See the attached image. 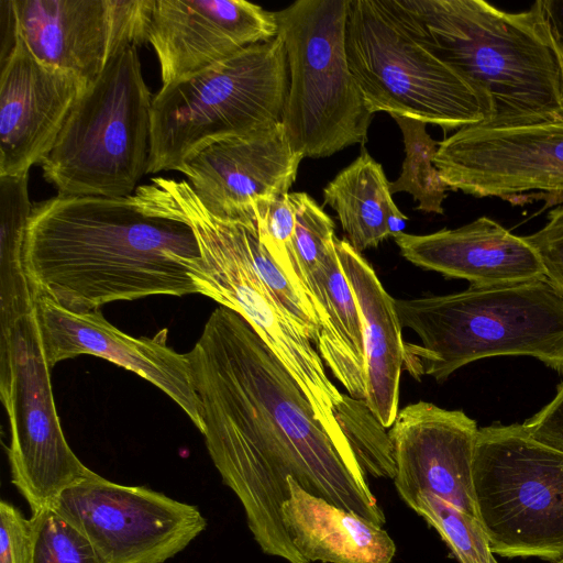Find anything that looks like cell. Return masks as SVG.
I'll return each instance as SVG.
<instances>
[{"mask_svg": "<svg viewBox=\"0 0 563 563\" xmlns=\"http://www.w3.org/2000/svg\"><path fill=\"white\" fill-rule=\"evenodd\" d=\"M186 355L207 450L264 553L310 563L283 522L288 478L383 527L385 515L354 452L332 437L291 373L244 318L218 307Z\"/></svg>", "mask_w": 563, "mask_h": 563, "instance_id": "1", "label": "cell"}, {"mask_svg": "<svg viewBox=\"0 0 563 563\" xmlns=\"http://www.w3.org/2000/svg\"><path fill=\"white\" fill-rule=\"evenodd\" d=\"M201 258L183 220L128 197L56 196L33 206L23 263L34 296L74 312L153 295L197 292Z\"/></svg>", "mask_w": 563, "mask_h": 563, "instance_id": "2", "label": "cell"}, {"mask_svg": "<svg viewBox=\"0 0 563 563\" xmlns=\"http://www.w3.org/2000/svg\"><path fill=\"white\" fill-rule=\"evenodd\" d=\"M134 195L151 210L191 227L201 254L189 269L197 292L246 320L291 373L332 437L353 451L346 433L351 421L343 415H352L361 400L339 391L313 342L261 275L253 217L212 213L185 180L153 177Z\"/></svg>", "mask_w": 563, "mask_h": 563, "instance_id": "3", "label": "cell"}, {"mask_svg": "<svg viewBox=\"0 0 563 563\" xmlns=\"http://www.w3.org/2000/svg\"><path fill=\"white\" fill-rule=\"evenodd\" d=\"M434 56L488 104L487 126L539 123L563 115L559 62L540 0L506 12L483 0H400Z\"/></svg>", "mask_w": 563, "mask_h": 563, "instance_id": "4", "label": "cell"}, {"mask_svg": "<svg viewBox=\"0 0 563 563\" xmlns=\"http://www.w3.org/2000/svg\"><path fill=\"white\" fill-rule=\"evenodd\" d=\"M405 371L445 382L459 368L494 356H531L563 374V294L548 279L474 286L448 295L396 299Z\"/></svg>", "mask_w": 563, "mask_h": 563, "instance_id": "5", "label": "cell"}, {"mask_svg": "<svg viewBox=\"0 0 563 563\" xmlns=\"http://www.w3.org/2000/svg\"><path fill=\"white\" fill-rule=\"evenodd\" d=\"M288 87L279 34L162 86L152 100L147 174L181 173L208 146L282 122Z\"/></svg>", "mask_w": 563, "mask_h": 563, "instance_id": "6", "label": "cell"}, {"mask_svg": "<svg viewBox=\"0 0 563 563\" xmlns=\"http://www.w3.org/2000/svg\"><path fill=\"white\" fill-rule=\"evenodd\" d=\"M345 49L371 113L460 130L486 123L485 100L419 41L400 0H349Z\"/></svg>", "mask_w": 563, "mask_h": 563, "instance_id": "7", "label": "cell"}, {"mask_svg": "<svg viewBox=\"0 0 563 563\" xmlns=\"http://www.w3.org/2000/svg\"><path fill=\"white\" fill-rule=\"evenodd\" d=\"M153 97L136 46L115 55L75 103L42 174L62 197H128L147 174Z\"/></svg>", "mask_w": 563, "mask_h": 563, "instance_id": "8", "label": "cell"}, {"mask_svg": "<svg viewBox=\"0 0 563 563\" xmlns=\"http://www.w3.org/2000/svg\"><path fill=\"white\" fill-rule=\"evenodd\" d=\"M347 10L349 0H299L276 12L289 73L282 124L303 158L367 140L374 114L349 67Z\"/></svg>", "mask_w": 563, "mask_h": 563, "instance_id": "9", "label": "cell"}, {"mask_svg": "<svg viewBox=\"0 0 563 563\" xmlns=\"http://www.w3.org/2000/svg\"><path fill=\"white\" fill-rule=\"evenodd\" d=\"M473 484L494 554L563 558V453L533 440L522 424L479 428Z\"/></svg>", "mask_w": 563, "mask_h": 563, "instance_id": "10", "label": "cell"}, {"mask_svg": "<svg viewBox=\"0 0 563 563\" xmlns=\"http://www.w3.org/2000/svg\"><path fill=\"white\" fill-rule=\"evenodd\" d=\"M0 391L10 422L11 481L32 514L90 476L67 443L54 402L35 306L1 325Z\"/></svg>", "mask_w": 563, "mask_h": 563, "instance_id": "11", "label": "cell"}, {"mask_svg": "<svg viewBox=\"0 0 563 563\" xmlns=\"http://www.w3.org/2000/svg\"><path fill=\"white\" fill-rule=\"evenodd\" d=\"M433 163L451 190L512 205L563 203V115L523 125L462 128L438 143Z\"/></svg>", "mask_w": 563, "mask_h": 563, "instance_id": "12", "label": "cell"}, {"mask_svg": "<svg viewBox=\"0 0 563 563\" xmlns=\"http://www.w3.org/2000/svg\"><path fill=\"white\" fill-rule=\"evenodd\" d=\"M51 507L89 539L106 563H164L207 527L196 506L95 472L62 492Z\"/></svg>", "mask_w": 563, "mask_h": 563, "instance_id": "13", "label": "cell"}, {"mask_svg": "<svg viewBox=\"0 0 563 563\" xmlns=\"http://www.w3.org/2000/svg\"><path fill=\"white\" fill-rule=\"evenodd\" d=\"M154 0H12L16 36L40 62L88 86L120 52L147 42Z\"/></svg>", "mask_w": 563, "mask_h": 563, "instance_id": "14", "label": "cell"}, {"mask_svg": "<svg viewBox=\"0 0 563 563\" xmlns=\"http://www.w3.org/2000/svg\"><path fill=\"white\" fill-rule=\"evenodd\" d=\"M35 314L51 368L82 354L108 360L158 387L202 433V408L189 360L167 345L166 329L153 338H134L112 325L99 310L74 312L46 297L35 298Z\"/></svg>", "mask_w": 563, "mask_h": 563, "instance_id": "15", "label": "cell"}, {"mask_svg": "<svg viewBox=\"0 0 563 563\" xmlns=\"http://www.w3.org/2000/svg\"><path fill=\"white\" fill-rule=\"evenodd\" d=\"M276 12L245 0H154L147 42L163 86L278 35Z\"/></svg>", "mask_w": 563, "mask_h": 563, "instance_id": "16", "label": "cell"}, {"mask_svg": "<svg viewBox=\"0 0 563 563\" xmlns=\"http://www.w3.org/2000/svg\"><path fill=\"white\" fill-rule=\"evenodd\" d=\"M478 430L463 410L422 400L399 410L388 437L402 500L432 495L478 519L473 484Z\"/></svg>", "mask_w": 563, "mask_h": 563, "instance_id": "17", "label": "cell"}, {"mask_svg": "<svg viewBox=\"0 0 563 563\" xmlns=\"http://www.w3.org/2000/svg\"><path fill=\"white\" fill-rule=\"evenodd\" d=\"M88 84L43 64L16 36L0 64V176L29 173L51 153Z\"/></svg>", "mask_w": 563, "mask_h": 563, "instance_id": "18", "label": "cell"}, {"mask_svg": "<svg viewBox=\"0 0 563 563\" xmlns=\"http://www.w3.org/2000/svg\"><path fill=\"white\" fill-rule=\"evenodd\" d=\"M302 159L278 122L208 146L181 174L212 213L241 219L257 200L288 194Z\"/></svg>", "mask_w": 563, "mask_h": 563, "instance_id": "19", "label": "cell"}, {"mask_svg": "<svg viewBox=\"0 0 563 563\" xmlns=\"http://www.w3.org/2000/svg\"><path fill=\"white\" fill-rule=\"evenodd\" d=\"M408 262L474 286H494L547 278L541 261L523 236L488 217L456 229L393 236Z\"/></svg>", "mask_w": 563, "mask_h": 563, "instance_id": "20", "label": "cell"}, {"mask_svg": "<svg viewBox=\"0 0 563 563\" xmlns=\"http://www.w3.org/2000/svg\"><path fill=\"white\" fill-rule=\"evenodd\" d=\"M335 249L362 322L364 402L376 421L388 429L399 412V386L406 358L396 299L383 287L369 263L345 239L335 238Z\"/></svg>", "mask_w": 563, "mask_h": 563, "instance_id": "21", "label": "cell"}, {"mask_svg": "<svg viewBox=\"0 0 563 563\" xmlns=\"http://www.w3.org/2000/svg\"><path fill=\"white\" fill-rule=\"evenodd\" d=\"M283 504L285 529L309 562L390 563L396 545L383 527L303 490L288 478Z\"/></svg>", "mask_w": 563, "mask_h": 563, "instance_id": "22", "label": "cell"}, {"mask_svg": "<svg viewBox=\"0 0 563 563\" xmlns=\"http://www.w3.org/2000/svg\"><path fill=\"white\" fill-rule=\"evenodd\" d=\"M383 166L365 148L323 188V200L335 212L346 241L362 254L391 236L388 222L401 214L393 200Z\"/></svg>", "mask_w": 563, "mask_h": 563, "instance_id": "23", "label": "cell"}, {"mask_svg": "<svg viewBox=\"0 0 563 563\" xmlns=\"http://www.w3.org/2000/svg\"><path fill=\"white\" fill-rule=\"evenodd\" d=\"M29 173L0 176V323L5 324L35 306L24 271L23 252L33 206Z\"/></svg>", "mask_w": 563, "mask_h": 563, "instance_id": "24", "label": "cell"}, {"mask_svg": "<svg viewBox=\"0 0 563 563\" xmlns=\"http://www.w3.org/2000/svg\"><path fill=\"white\" fill-rule=\"evenodd\" d=\"M398 124L404 140L405 158L399 177L390 183L391 194L406 191L418 202L417 210L442 214L448 186L434 166L438 143L420 120L390 115Z\"/></svg>", "mask_w": 563, "mask_h": 563, "instance_id": "25", "label": "cell"}, {"mask_svg": "<svg viewBox=\"0 0 563 563\" xmlns=\"http://www.w3.org/2000/svg\"><path fill=\"white\" fill-rule=\"evenodd\" d=\"M289 194L296 209L290 251L291 285L319 319L311 274L334 243V222L308 194Z\"/></svg>", "mask_w": 563, "mask_h": 563, "instance_id": "26", "label": "cell"}, {"mask_svg": "<svg viewBox=\"0 0 563 563\" xmlns=\"http://www.w3.org/2000/svg\"><path fill=\"white\" fill-rule=\"evenodd\" d=\"M406 504L439 532L460 563H498L476 517L432 495H416Z\"/></svg>", "mask_w": 563, "mask_h": 563, "instance_id": "27", "label": "cell"}, {"mask_svg": "<svg viewBox=\"0 0 563 563\" xmlns=\"http://www.w3.org/2000/svg\"><path fill=\"white\" fill-rule=\"evenodd\" d=\"M30 563H106L89 539L53 507L32 514Z\"/></svg>", "mask_w": 563, "mask_h": 563, "instance_id": "28", "label": "cell"}, {"mask_svg": "<svg viewBox=\"0 0 563 563\" xmlns=\"http://www.w3.org/2000/svg\"><path fill=\"white\" fill-rule=\"evenodd\" d=\"M262 244L291 284V240L296 209L290 194L257 200L251 208Z\"/></svg>", "mask_w": 563, "mask_h": 563, "instance_id": "29", "label": "cell"}, {"mask_svg": "<svg viewBox=\"0 0 563 563\" xmlns=\"http://www.w3.org/2000/svg\"><path fill=\"white\" fill-rule=\"evenodd\" d=\"M547 223L523 239L536 251L545 277L563 294V206L552 209Z\"/></svg>", "mask_w": 563, "mask_h": 563, "instance_id": "30", "label": "cell"}, {"mask_svg": "<svg viewBox=\"0 0 563 563\" xmlns=\"http://www.w3.org/2000/svg\"><path fill=\"white\" fill-rule=\"evenodd\" d=\"M32 526L12 504L0 501V563H30Z\"/></svg>", "mask_w": 563, "mask_h": 563, "instance_id": "31", "label": "cell"}, {"mask_svg": "<svg viewBox=\"0 0 563 563\" xmlns=\"http://www.w3.org/2000/svg\"><path fill=\"white\" fill-rule=\"evenodd\" d=\"M522 427L537 442L563 453V380L554 398Z\"/></svg>", "mask_w": 563, "mask_h": 563, "instance_id": "32", "label": "cell"}, {"mask_svg": "<svg viewBox=\"0 0 563 563\" xmlns=\"http://www.w3.org/2000/svg\"><path fill=\"white\" fill-rule=\"evenodd\" d=\"M544 24L561 71L563 91V0H540Z\"/></svg>", "mask_w": 563, "mask_h": 563, "instance_id": "33", "label": "cell"}, {"mask_svg": "<svg viewBox=\"0 0 563 563\" xmlns=\"http://www.w3.org/2000/svg\"><path fill=\"white\" fill-rule=\"evenodd\" d=\"M1 16V48L0 64H2L13 51L16 43V29L12 7V0H0Z\"/></svg>", "mask_w": 563, "mask_h": 563, "instance_id": "34", "label": "cell"}, {"mask_svg": "<svg viewBox=\"0 0 563 563\" xmlns=\"http://www.w3.org/2000/svg\"><path fill=\"white\" fill-rule=\"evenodd\" d=\"M552 563H563V558H561L560 560L552 562Z\"/></svg>", "mask_w": 563, "mask_h": 563, "instance_id": "35", "label": "cell"}]
</instances>
